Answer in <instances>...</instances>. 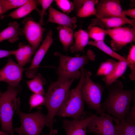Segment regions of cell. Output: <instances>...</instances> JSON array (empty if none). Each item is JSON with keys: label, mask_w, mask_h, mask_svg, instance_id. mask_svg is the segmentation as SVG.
<instances>
[{"label": "cell", "mask_w": 135, "mask_h": 135, "mask_svg": "<svg viewBox=\"0 0 135 135\" xmlns=\"http://www.w3.org/2000/svg\"><path fill=\"white\" fill-rule=\"evenodd\" d=\"M29 0H0V4L3 14L8 10L19 8L24 5Z\"/></svg>", "instance_id": "cell-28"}, {"label": "cell", "mask_w": 135, "mask_h": 135, "mask_svg": "<svg viewBox=\"0 0 135 135\" xmlns=\"http://www.w3.org/2000/svg\"><path fill=\"white\" fill-rule=\"evenodd\" d=\"M49 16L46 23L53 22L59 25L70 28L73 30L77 27V20L74 16L70 18L50 6L48 8Z\"/></svg>", "instance_id": "cell-15"}, {"label": "cell", "mask_w": 135, "mask_h": 135, "mask_svg": "<svg viewBox=\"0 0 135 135\" xmlns=\"http://www.w3.org/2000/svg\"><path fill=\"white\" fill-rule=\"evenodd\" d=\"M36 52L30 45L20 43L18 48L14 50L13 55L15 57L18 64L23 67L30 62L32 56Z\"/></svg>", "instance_id": "cell-17"}, {"label": "cell", "mask_w": 135, "mask_h": 135, "mask_svg": "<svg viewBox=\"0 0 135 135\" xmlns=\"http://www.w3.org/2000/svg\"><path fill=\"white\" fill-rule=\"evenodd\" d=\"M74 43L70 48L72 53L84 52L85 46L88 44L89 37L86 31L80 29L74 34Z\"/></svg>", "instance_id": "cell-18"}, {"label": "cell", "mask_w": 135, "mask_h": 135, "mask_svg": "<svg viewBox=\"0 0 135 135\" xmlns=\"http://www.w3.org/2000/svg\"><path fill=\"white\" fill-rule=\"evenodd\" d=\"M112 38L110 45L114 51L118 50L135 40V26L132 28L119 27L104 29Z\"/></svg>", "instance_id": "cell-8"}, {"label": "cell", "mask_w": 135, "mask_h": 135, "mask_svg": "<svg viewBox=\"0 0 135 135\" xmlns=\"http://www.w3.org/2000/svg\"><path fill=\"white\" fill-rule=\"evenodd\" d=\"M96 115L92 114L87 118L80 120H64L63 126L66 135H87V127Z\"/></svg>", "instance_id": "cell-14"}, {"label": "cell", "mask_w": 135, "mask_h": 135, "mask_svg": "<svg viewBox=\"0 0 135 135\" xmlns=\"http://www.w3.org/2000/svg\"><path fill=\"white\" fill-rule=\"evenodd\" d=\"M0 135H10L4 133L1 130H0Z\"/></svg>", "instance_id": "cell-40"}, {"label": "cell", "mask_w": 135, "mask_h": 135, "mask_svg": "<svg viewBox=\"0 0 135 135\" xmlns=\"http://www.w3.org/2000/svg\"><path fill=\"white\" fill-rule=\"evenodd\" d=\"M94 135H98L97 134H95Z\"/></svg>", "instance_id": "cell-42"}, {"label": "cell", "mask_w": 135, "mask_h": 135, "mask_svg": "<svg viewBox=\"0 0 135 135\" xmlns=\"http://www.w3.org/2000/svg\"><path fill=\"white\" fill-rule=\"evenodd\" d=\"M54 55L58 56L60 60L57 71L58 79L64 81L80 77V68L89 61H94L96 57L94 52L90 49L88 50L86 54L81 56H69L58 52H54Z\"/></svg>", "instance_id": "cell-3"}, {"label": "cell", "mask_w": 135, "mask_h": 135, "mask_svg": "<svg viewBox=\"0 0 135 135\" xmlns=\"http://www.w3.org/2000/svg\"><path fill=\"white\" fill-rule=\"evenodd\" d=\"M131 3L130 6L131 8H132L135 6V0H130Z\"/></svg>", "instance_id": "cell-39"}, {"label": "cell", "mask_w": 135, "mask_h": 135, "mask_svg": "<svg viewBox=\"0 0 135 135\" xmlns=\"http://www.w3.org/2000/svg\"><path fill=\"white\" fill-rule=\"evenodd\" d=\"M94 15L100 20L114 17H122L123 10L119 0H101L95 5Z\"/></svg>", "instance_id": "cell-12"}, {"label": "cell", "mask_w": 135, "mask_h": 135, "mask_svg": "<svg viewBox=\"0 0 135 135\" xmlns=\"http://www.w3.org/2000/svg\"><path fill=\"white\" fill-rule=\"evenodd\" d=\"M46 135H49V134H46Z\"/></svg>", "instance_id": "cell-43"}, {"label": "cell", "mask_w": 135, "mask_h": 135, "mask_svg": "<svg viewBox=\"0 0 135 135\" xmlns=\"http://www.w3.org/2000/svg\"></svg>", "instance_id": "cell-44"}, {"label": "cell", "mask_w": 135, "mask_h": 135, "mask_svg": "<svg viewBox=\"0 0 135 135\" xmlns=\"http://www.w3.org/2000/svg\"><path fill=\"white\" fill-rule=\"evenodd\" d=\"M86 0H74L72 2L74 9L76 8L78 10L82 6Z\"/></svg>", "instance_id": "cell-37"}, {"label": "cell", "mask_w": 135, "mask_h": 135, "mask_svg": "<svg viewBox=\"0 0 135 135\" xmlns=\"http://www.w3.org/2000/svg\"><path fill=\"white\" fill-rule=\"evenodd\" d=\"M74 80L64 81L58 79L56 82L51 81L46 93L44 105L48 110L47 126L50 128L49 135H55L57 133V130L53 128L54 118L68 96Z\"/></svg>", "instance_id": "cell-2"}, {"label": "cell", "mask_w": 135, "mask_h": 135, "mask_svg": "<svg viewBox=\"0 0 135 135\" xmlns=\"http://www.w3.org/2000/svg\"><path fill=\"white\" fill-rule=\"evenodd\" d=\"M1 92H1V91L0 90V94H1Z\"/></svg>", "instance_id": "cell-41"}, {"label": "cell", "mask_w": 135, "mask_h": 135, "mask_svg": "<svg viewBox=\"0 0 135 135\" xmlns=\"http://www.w3.org/2000/svg\"><path fill=\"white\" fill-rule=\"evenodd\" d=\"M27 69L20 66L10 57L5 66L0 70V82H6L14 87L20 86L22 74Z\"/></svg>", "instance_id": "cell-10"}, {"label": "cell", "mask_w": 135, "mask_h": 135, "mask_svg": "<svg viewBox=\"0 0 135 135\" xmlns=\"http://www.w3.org/2000/svg\"><path fill=\"white\" fill-rule=\"evenodd\" d=\"M114 121L115 135H135V123H128L125 119L116 118Z\"/></svg>", "instance_id": "cell-23"}, {"label": "cell", "mask_w": 135, "mask_h": 135, "mask_svg": "<svg viewBox=\"0 0 135 135\" xmlns=\"http://www.w3.org/2000/svg\"><path fill=\"white\" fill-rule=\"evenodd\" d=\"M14 50H0V58L13 55Z\"/></svg>", "instance_id": "cell-36"}, {"label": "cell", "mask_w": 135, "mask_h": 135, "mask_svg": "<svg viewBox=\"0 0 135 135\" xmlns=\"http://www.w3.org/2000/svg\"><path fill=\"white\" fill-rule=\"evenodd\" d=\"M56 29L59 32V40L64 49L67 51L74 43L73 30L60 25Z\"/></svg>", "instance_id": "cell-21"}, {"label": "cell", "mask_w": 135, "mask_h": 135, "mask_svg": "<svg viewBox=\"0 0 135 135\" xmlns=\"http://www.w3.org/2000/svg\"><path fill=\"white\" fill-rule=\"evenodd\" d=\"M20 107L16 111L20 118L21 126L19 128H16L14 131L18 135H39L44 126H47L46 115L42 113L41 108L33 113H26L20 110Z\"/></svg>", "instance_id": "cell-6"}, {"label": "cell", "mask_w": 135, "mask_h": 135, "mask_svg": "<svg viewBox=\"0 0 135 135\" xmlns=\"http://www.w3.org/2000/svg\"><path fill=\"white\" fill-rule=\"evenodd\" d=\"M98 0H86L78 11L77 16L80 18L86 17L95 14L96 12V4Z\"/></svg>", "instance_id": "cell-26"}, {"label": "cell", "mask_w": 135, "mask_h": 135, "mask_svg": "<svg viewBox=\"0 0 135 135\" xmlns=\"http://www.w3.org/2000/svg\"><path fill=\"white\" fill-rule=\"evenodd\" d=\"M57 5L63 12L67 14L71 12L74 9L72 2L67 0H54Z\"/></svg>", "instance_id": "cell-32"}, {"label": "cell", "mask_w": 135, "mask_h": 135, "mask_svg": "<svg viewBox=\"0 0 135 135\" xmlns=\"http://www.w3.org/2000/svg\"><path fill=\"white\" fill-rule=\"evenodd\" d=\"M115 119L106 114L100 116L96 115L88 126L87 131L98 135H115L113 123Z\"/></svg>", "instance_id": "cell-11"}, {"label": "cell", "mask_w": 135, "mask_h": 135, "mask_svg": "<svg viewBox=\"0 0 135 135\" xmlns=\"http://www.w3.org/2000/svg\"><path fill=\"white\" fill-rule=\"evenodd\" d=\"M23 35L22 29L20 28L18 22H10L8 27L0 32V42L7 40L10 43H13L19 40L20 36Z\"/></svg>", "instance_id": "cell-16"}, {"label": "cell", "mask_w": 135, "mask_h": 135, "mask_svg": "<svg viewBox=\"0 0 135 135\" xmlns=\"http://www.w3.org/2000/svg\"><path fill=\"white\" fill-rule=\"evenodd\" d=\"M127 65L126 62L120 60L117 62L111 72L105 76L104 78L106 86H108L114 82L122 76L126 71Z\"/></svg>", "instance_id": "cell-20"}, {"label": "cell", "mask_w": 135, "mask_h": 135, "mask_svg": "<svg viewBox=\"0 0 135 135\" xmlns=\"http://www.w3.org/2000/svg\"><path fill=\"white\" fill-rule=\"evenodd\" d=\"M121 16L122 17H126L127 16L135 18V8H130L126 10H123L121 12Z\"/></svg>", "instance_id": "cell-35"}, {"label": "cell", "mask_w": 135, "mask_h": 135, "mask_svg": "<svg viewBox=\"0 0 135 135\" xmlns=\"http://www.w3.org/2000/svg\"><path fill=\"white\" fill-rule=\"evenodd\" d=\"M21 90V86L15 87L8 84L7 90L2 92L0 96L1 131L10 135H14L12 118L14 111L20 106V99L17 96Z\"/></svg>", "instance_id": "cell-4"}, {"label": "cell", "mask_w": 135, "mask_h": 135, "mask_svg": "<svg viewBox=\"0 0 135 135\" xmlns=\"http://www.w3.org/2000/svg\"><path fill=\"white\" fill-rule=\"evenodd\" d=\"M134 104L131 110L127 114L125 118L126 122L130 123H135V96L133 99Z\"/></svg>", "instance_id": "cell-34"}, {"label": "cell", "mask_w": 135, "mask_h": 135, "mask_svg": "<svg viewBox=\"0 0 135 135\" xmlns=\"http://www.w3.org/2000/svg\"><path fill=\"white\" fill-rule=\"evenodd\" d=\"M126 62L131 70L129 75L130 80H135V45H132L130 49L126 59Z\"/></svg>", "instance_id": "cell-30"}, {"label": "cell", "mask_w": 135, "mask_h": 135, "mask_svg": "<svg viewBox=\"0 0 135 135\" xmlns=\"http://www.w3.org/2000/svg\"><path fill=\"white\" fill-rule=\"evenodd\" d=\"M2 10L1 6L0 4V20L3 19L4 16L3 15Z\"/></svg>", "instance_id": "cell-38"}, {"label": "cell", "mask_w": 135, "mask_h": 135, "mask_svg": "<svg viewBox=\"0 0 135 135\" xmlns=\"http://www.w3.org/2000/svg\"><path fill=\"white\" fill-rule=\"evenodd\" d=\"M85 70L84 67L80 69L81 75L77 86L70 91L69 94L56 116L60 117H70L80 120L87 114L84 110V101L81 94L82 88L85 82Z\"/></svg>", "instance_id": "cell-5"}, {"label": "cell", "mask_w": 135, "mask_h": 135, "mask_svg": "<svg viewBox=\"0 0 135 135\" xmlns=\"http://www.w3.org/2000/svg\"><path fill=\"white\" fill-rule=\"evenodd\" d=\"M92 74L91 72L85 70L86 80L81 88L82 96L89 108L96 111L95 115L100 114L103 116L105 113L101 108V101L104 88L100 84L95 82L92 80Z\"/></svg>", "instance_id": "cell-7"}, {"label": "cell", "mask_w": 135, "mask_h": 135, "mask_svg": "<svg viewBox=\"0 0 135 135\" xmlns=\"http://www.w3.org/2000/svg\"><path fill=\"white\" fill-rule=\"evenodd\" d=\"M44 97L40 94L34 93L30 96L29 100L30 110L44 104Z\"/></svg>", "instance_id": "cell-31"}, {"label": "cell", "mask_w": 135, "mask_h": 135, "mask_svg": "<svg viewBox=\"0 0 135 135\" xmlns=\"http://www.w3.org/2000/svg\"><path fill=\"white\" fill-rule=\"evenodd\" d=\"M39 4L38 0H29L28 2L6 16L10 17L14 19H18L22 18L34 10L36 9L38 11L37 9V7Z\"/></svg>", "instance_id": "cell-19"}, {"label": "cell", "mask_w": 135, "mask_h": 135, "mask_svg": "<svg viewBox=\"0 0 135 135\" xmlns=\"http://www.w3.org/2000/svg\"><path fill=\"white\" fill-rule=\"evenodd\" d=\"M86 32L89 37L94 40L104 41L105 36L107 34L104 28L96 25L93 19L92 20Z\"/></svg>", "instance_id": "cell-25"}, {"label": "cell", "mask_w": 135, "mask_h": 135, "mask_svg": "<svg viewBox=\"0 0 135 135\" xmlns=\"http://www.w3.org/2000/svg\"><path fill=\"white\" fill-rule=\"evenodd\" d=\"M26 83L30 90L34 93L45 96L43 85L46 83L44 78L40 74L36 75L33 79L26 82Z\"/></svg>", "instance_id": "cell-24"}, {"label": "cell", "mask_w": 135, "mask_h": 135, "mask_svg": "<svg viewBox=\"0 0 135 135\" xmlns=\"http://www.w3.org/2000/svg\"><path fill=\"white\" fill-rule=\"evenodd\" d=\"M52 32H48L46 37L36 52L30 67L27 68L26 76L29 78H33L36 75L39 65L53 42Z\"/></svg>", "instance_id": "cell-13"}, {"label": "cell", "mask_w": 135, "mask_h": 135, "mask_svg": "<svg viewBox=\"0 0 135 135\" xmlns=\"http://www.w3.org/2000/svg\"><path fill=\"white\" fill-rule=\"evenodd\" d=\"M24 34L30 45L36 51L42 40L45 29L30 17H25L22 22Z\"/></svg>", "instance_id": "cell-9"}, {"label": "cell", "mask_w": 135, "mask_h": 135, "mask_svg": "<svg viewBox=\"0 0 135 135\" xmlns=\"http://www.w3.org/2000/svg\"><path fill=\"white\" fill-rule=\"evenodd\" d=\"M94 46L106 54L118 61L122 60L126 62V59L124 57L116 53L108 46L104 42L101 40L90 41L88 44Z\"/></svg>", "instance_id": "cell-27"}, {"label": "cell", "mask_w": 135, "mask_h": 135, "mask_svg": "<svg viewBox=\"0 0 135 135\" xmlns=\"http://www.w3.org/2000/svg\"><path fill=\"white\" fill-rule=\"evenodd\" d=\"M121 82L116 80L108 87V95L102 104V108L108 114L120 120L125 119L130 110V105L135 96V90L123 89Z\"/></svg>", "instance_id": "cell-1"}, {"label": "cell", "mask_w": 135, "mask_h": 135, "mask_svg": "<svg viewBox=\"0 0 135 135\" xmlns=\"http://www.w3.org/2000/svg\"><path fill=\"white\" fill-rule=\"evenodd\" d=\"M54 0H38V2L42 7V10L40 14V18L39 23L42 26L44 24V16L46 14V12L47 9L49 8L50 5Z\"/></svg>", "instance_id": "cell-33"}, {"label": "cell", "mask_w": 135, "mask_h": 135, "mask_svg": "<svg viewBox=\"0 0 135 135\" xmlns=\"http://www.w3.org/2000/svg\"><path fill=\"white\" fill-rule=\"evenodd\" d=\"M100 20L107 29L121 27L126 24L135 26V19H130L126 17H114Z\"/></svg>", "instance_id": "cell-22"}, {"label": "cell", "mask_w": 135, "mask_h": 135, "mask_svg": "<svg viewBox=\"0 0 135 135\" xmlns=\"http://www.w3.org/2000/svg\"><path fill=\"white\" fill-rule=\"evenodd\" d=\"M117 62L114 60L109 59L102 62L100 65L96 74V76L104 75L109 74L113 69Z\"/></svg>", "instance_id": "cell-29"}]
</instances>
